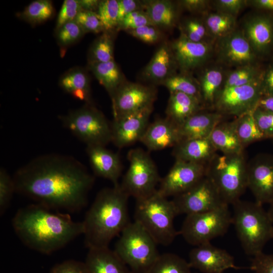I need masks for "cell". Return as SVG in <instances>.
Listing matches in <instances>:
<instances>
[{
    "instance_id": "cell-1",
    "label": "cell",
    "mask_w": 273,
    "mask_h": 273,
    "mask_svg": "<svg viewBox=\"0 0 273 273\" xmlns=\"http://www.w3.org/2000/svg\"><path fill=\"white\" fill-rule=\"evenodd\" d=\"M16 192L53 210L78 211L87 204L95 178L75 158L59 154L38 156L19 168Z\"/></svg>"
},
{
    "instance_id": "cell-2",
    "label": "cell",
    "mask_w": 273,
    "mask_h": 273,
    "mask_svg": "<svg viewBox=\"0 0 273 273\" xmlns=\"http://www.w3.org/2000/svg\"><path fill=\"white\" fill-rule=\"evenodd\" d=\"M12 225L26 246L45 254L63 248L84 231L82 222L74 221L68 214L54 212L37 203L18 210Z\"/></svg>"
},
{
    "instance_id": "cell-3",
    "label": "cell",
    "mask_w": 273,
    "mask_h": 273,
    "mask_svg": "<svg viewBox=\"0 0 273 273\" xmlns=\"http://www.w3.org/2000/svg\"><path fill=\"white\" fill-rule=\"evenodd\" d=\"M129 197L119 184L97 194L82 221L84 243L88 249L108 247L130 222Z\"/></svg>"
},
{
    "instance_id": "cell-4",
    "label": "cell",
    "mask_w": 273,
    "mask_h": 273,
    "mask_svg": "<svg viewBox=\"0 0 273 273\" xmlns=\"http://www.w3.org/2000/svg\"><path fill=\"white\" fill-rule=\"evenodd\" d=\"M232 224L245 253L255 256L273 239V222L262 205L242 200L233 203Z\"/></svg>"
},
{
    "instance_id": "cell-5",
    "label": "cell",
    "mask_w": 273,
    "mask_h": 273,
    "mask_svg": "<svg viewBox=\"0 0 273 273\" xmlns=\"http://www.w3.org/2000/svg\"><path fill=\"white\" fill-rule=\"evenodd\" d=\"M178 215L172 200L157 190L151 196L136 200L134 221L140 223L157 244L170 245L179 234L174 225Z\"/></svg>"
},
{
    "instance_id": "cell-6",
    "label": "cell",
    "mask_w": 273,
    "mask_h": 273,
    "mask_svg": "<svg viewBox=\"0 0 273 273\" xmlns=\"http://www.w3.org/2000/svg\"><path fill=\"white\" fill-rule=\"evenodd\" d=\"M247 163L244 152L217 154L208 162L206 175L228 205L240 199L247 188Z\"/></svg>"
},
{
    "instance_id": "cell-7",
    "label": "cell",
    "mask_w": 273,
    "mask_h": 273,
    "mask_svg": "<svg viewBox=\"0 0 273 273\" xmlns=\"http://www.w3.org/2000/svg\"><path fill=\"white\" fill-rule=\"evenodd\" d=\"M157 244L138 222H130L120 234L114 251L131 273H147L160 254Z\"/></svg>"
},
{
    "instance_id": "cell-8",
    "label": "cell",
    "mask_w": 273,
    "mask_h": 273,
    "mask_svg": "<svg viewBox=\"0 0 273 273\" xmlns=\"http://www.w3.org/2000/svg\"><path fill=\"white\" fill-rule=\"evenodd\" d=\"M228 204L209 211L186 215L179 232L189 244L196 246L224 235L232 224Z\"/></svg>"
},
{
    "instance_id": "cell-9",
    "label": "cell",
    "mask_w": 273,
    "mask_h": 273,
    "mask_svg": "<svg viewBox=\"0 0 273 273\" xmlns=\"http://www.w3.org/2000/svg\"><path fill=\"white\" fill-rule=\"evenodd\" d=\"M60 119L65 127L87 146H105L111 142V124L92 104H86Z\"/></svg>"
},
{
    "instance_id": "cell-10",
    "label": "cell",
    "mask_w": 273,
    "mask_h": 273,
    "mask_svg": "<svg viewBox=\"0 0 273 273\" xmlns=\"http://www.w3.org/2000/svg\"><path fill=\"white\" fill-rule=\"evenodd\" d=\"M127 159L129 165L119 184L121 189L136 200L154 194L161 178L148 153L140 148L131 149L128 153Z\"/></svg>"
},
{
    "instance_id": "cell-11",
    "label": "cell",
    "mask_w": 273,
    "mask_h": 273,
    "mask_svg": "<svg viewBox=\"0 0 273 273\" xmlns=\"http://www.w3.org/2000/svg\"><path fill=\"white\" fill-rule=\"evenodd\" d=\"M261 78L244 85L222 88L213 108L224 116H234L236 118L252 112L262 97Z\"/></svg>"
},
{
    "instance_id": "cell-12",
    "label": "cell",
    "mask_w": 273,
    "mask_h": 273,
    "mask_svg": "<svg viewBox=\"0 0 273 273\" xmlns=\"http://www.w3.org/2000/svg\"><path fill=\"white\" fill-rule=\"evenodd\" d=\"M178 214L186 215L212 210L226 204L206 175L192 187L174 197Z\"/></svg>"
},
{
    "instance_id": "cell-13",
    "label": "cell",
    "mask_w": 273,
    "mask_h": 273,
    "mask_svg": "<svg viewBox=\"0 0 273 273\" xmlns=\"http://www.w3.org/2000/svg\"><path fill=\"white\" fill-rule=\"evenodd\" d=\"M247 188L255 202L261 205L273 202V154L260 153L247 163Z\"/></svg>"
},
{
    "instance_id": "cell-14",
    "label": "cell",
    "mask_w": 273,
    "mask_h": 273,
    "mask_svg": "<svg viewBox=\"0 0 273 273\" xmlns=\"http://www.w3.org/2000/svg\"><path fill=\"white\" fill-rule=\"evenodd\" d=\"M207 164L175 160L159 183L157 191L163 196H176L191 188L206 174Z\"/></svg>"
},
{
    "instance_id": "cell-15",
    "label": "cell",
    "mask_w": 273,
    "mask_h": 273,
    "mask_svg": "<svg viewBox=\"0 0 273 273\" xmlns=\"http://www.w3.org/2000/svg\"><path fill=\"white\" fill-rule=\"evenodd\" d=\"M156 90L152 86L140 83H123L111 98L114 119L153 106Z\"/></svg>"
},
{
    "instance_id": "cell-16",
    "label": "cell",
    "mask_w": 273,
    "mask_h": 273,
    "mask_svg": "<svg viewBox=\"0 0 273 273\" xmlns=\"http://www.w3.org/2000/svg\"><path fill=\"white\" fill-rule=\"evenodd\" d=\"M216 41L217 58L221 63L236 68L255 64L257 55L242 30L236 29Z\"/></svg>"
},
{
    "instance_id": "cell-17",
    "label": "cell",
    "mask_w": 273,
    "mask_h": 273,
    "mask_svg": "<svg viewBox=\"0 0 273 273\" xmlns=\"http://www.w3.org/2000/svg\"><path fill=\"white\" fill-rule=\"evenodd\" d=\"M153 106L114 119L111 124V142L119 148L140 141L148 125Z\"/></svg>"
},
{
    "instance_id": "cell-18",
    "label": "cell",
    "mask_w": 273,
    "mask_h": 273,
    "mask_svg": "<svg viewBox=\"0 0 273 273\" xmlns=\"http://www.w3.org/2000/svg\"><path fill=\"white\" fill-rule=\"evenodd\" d=\"M189 263L202 273H223L226 270L241 267L235 264L234 257L226 250L210 242L195 246L189 254Z\"/></svg>"
},
{
    "instance_id": "cell-19",
    "label": "cell",
    "mask_w": 273,
    "mask_h": 273,
    "mask_svg": "<svg viewBox=\"0 0 273 273\" xmlns=\"http://www.w3.org/2000/svg\"><path fill=\"white\" fill-rule=\"evenodd\" d=\"M170 47L178 67L185 73L204 64L213 50V43L194 42L180 34Z\"/></svg>"
},
{
    "instance_id": "cell-20",
    "label": "cell",
    "mask_w": 273,
    "mask_h": 273,
    "mask_svg": "<svg viewBox=\"0 0 273 273\" xmlns=\"http://www.w3.org/2000/svg\"><path fill=\"white\" fill-rule=\"evenodd\" d=\"M257 55L266 53L273 43V19L263 14L245 20L241 30Z\"/></svg>"
},
{
    "instance_id": "cell-21",
    "label": "cell",
    "mask_w": 273,
    "mask_h": 273,
    "mask_svg": "<svg viewBox=\"0 0 273 273\" xmlns=\"http://www.w3.org/2000/svg\"><path fill=\"white\" fill-rule=\"evenodd\" d=\"M89 162L95 175L111 181L113 186L119 185L122 172V164L119 155L104 146H87Z\"/></svg>"
},
{
    "instance_id": "cell-22",
    "label": "cell",
    "mask_w": 273,
    "mask_h": 273,
    "mask_svg": "<svg viewBox=\"0 0 273 273\" xmlns=\"http://www.w3.org/2000/svg\"><path fill=\"white\" fill-rule=\"evenodd\" d=\"M180 141L178 126L166 117L148 125L140 142L150 151L174 147Z\"/></svg>"
},
{
    "instance_id": "cell-23",
    "label": "cell",
    "mask_w": 273,
    "mask_h": 273,
    "mask_svg": "<svg viewBox=\"0 0 273 273\" xmlns=\"http://www.w3.org/2000/svg\"><path fill=\"white\" fill-rule=\"evenodd\" d=\"M224 117L215 111L206 109L195 113L178 126L180 141L209 137L214 128L224 120Z\"/></svg>"
},
{
    "instance_id": "cell-24",
    "label": "cell",
    "mask_w": 273,
    "mask_h": 273,
    "mask_svg": "<svg viewBox=\"0 0 273 273\" xmlns=\"http://www.w3.org/2000/svg\"><path fill=\"white\" fill-rule=\"evenodd\" d=\"M178 67L170 45L163 43L158 48L143 71L146 80L161 84L174 75Z\"/></svg>"
},
{
    "instance_id": "cell-25",
    "label": "cell",
    "mask_w": 273,
    "mask_h": 273,
    "mask_svg": "<svg viewBox=\"0 0 273 273\" xmlns=\"http://www.w3.org/2000/svg\"><path fill=\"white\" fill-rule=\"evenodd\" d=\"M175 160L207 164L216 154L209 136L186 140L173 147Z\"/></svg>"
},
{
    "instance_id": "cell-26",
    "label": "cell",
    "mask_w": 273,
    "mask_h": 273,
    "mask_svg": "<svg viewBox=\"0 0 273 273\" xmlns=\"http://www.w3.org/2000/svg\"><path fill=\"white\" fill-rule=\"evenodd\" d=\"M84 263L88 273H131L114 250L108 247L89 249Z\"/></svg>"
},
{
    "instance_id": "cell-27",
    "label": "cell",
    "mask_w": 273,
    "mask_h": 273,
    "mask_svg": "<svg viewBox=\"0 0 273 273\" xmlns=\"http://www.w3.org/2000/svg\"><path fill=\"white\" fill-rule=\"evenodd\" d=\"M199 98L181 93H170L166 117L177 126L195 113L206 109Z\"/></svg>"
},
{
    "instance_id": "cell-28",
    "label": "cell",
    "mask_w": 273,
    "mask_h": 273,
    "mask_svg": "<svg viewBox=\"0 0 273 273\" xmlns=\"http://www.w3.org/2000/svg\"><path fill=\"white\" fill-rule=\"evenodd\" d=\"M209 139L216 150L223 154L244 152V147L237 133L235 120L219 122L212 131Z\"/></svg>"
},
{
    "instance_id": "cell-29",
    "label": "cell",
    "mask_w": 273,
    "mask_h": 273,
    "mask_svg": "<svg viewBox=\"0 0 273 273\" xmlns=\"http://www.w3.org/2000/svg\"><path fill=\"white\" fill-rule=\"evenodd\" d=\"M142 6L154 26L169 29L175 25L178 13L173 2L166 0L147 1L142 3Z\"/></svg>"
},
{
    "instance_id": "cell-30",
    "label": "cell",
    "mask_w": 273,
    "mask_h": 273,
    "mask_svg": "<svg viewBox=\"0 0 273 273\" xmlns=\"http://www.w3.org/2000/svg\"><path fill=\"white\" fill-rule=\"evenodd\" d=\"M59 85L74 98L92 104L90 79L84 69L76 68L67 71L61 77Z\"/></svg>"
},
{
    "instance_id": "cell-31",
    "label": "cell",
    "mask_w": 273,
    "mask_h": 273,
    "mask_svg": "<svg viewBox=\"0 0 273 273\" xmlns=\"http://www.w3.org/2000/svg\"><path fill=\"white\" fill-rule=\"evenodd\" d=\"M225 75L222 68L213 66L205 69L199 80L202 102L205 107L213 108L222 88Z\"/></svg>"
},
{
    "instance_id": "cell-32",
    "label": "cell",
    "mask_w": 273,
    "mask_h": 273,
    "mask_svg": "<svg viewBox=\"0 0 273 273\" xmlns=\"http://www.w3.org/2000/svg\"><path fill=\"white\" fill-rule=\"evenodd\" d=\"M89 68L111 98L118 88L125 83L123 75L114 60L105 63L89 64Z\"/></svg>"
},
{
    "instance_id": "cell-33",
    "label": "cell",
    "mask_w": 273,
    "mask_h": 273,
    "mask_svg": "<svg viewBox=\"0 0 273 273\" xmlns=\"http://www.w3.org/2000/svg\"><path fill=\"white\" fill-rule=\"evenodd\" d=\"M237 17L225 13L208 12L202 18L208 31L214 41L236 29Z\"/></svg>"
},
{
    "instance_id": "cell-34",
    "label": "cell",
    "mask_w": 273,
    "mask_h": 273,
    "mask_svg": "<svg viewBox=\"0 0 273 273\" xmlns=\"http://www.w3.org/2000/svg\"><path fill=\"white\" fill-rule=\"evenodd\" d=\"M253 112L234 119L237 133L244 148L250 144L265 139L256 123Z\"/></svg>"
},
{
    "instance_id": "cell-35",
    "label": "cell",
    "mask_w": 273,
    "mask_h": 273,
    "mask_svg": "<svg viewBox=\"0 0 273 273\" xmlns=\"http://www.w3.org/2000/svg\"><path fill=\"white\" fill-rule=\"evenodd\" d=\"M188 261L177 254H160L147 273H192Z\"/></svg>"
},
{
    "instance_id": "cell-36",
    "label": "cell",
    "mask_w": 273,
    "mask_h": 273,
    "mask_svg": "<svg viewBox=\"0 0 273 273\" xmlns=\"http://www.w3.org/2000/svg\"><path fill=\"white\" fill-rule=\"evenodd\" d=\"M161 84L168 89L170 93H181L202 100L199 81L185 73L174 74Z\"/></svg>"
},
{
    "instance_id": "cell-37",
    "label": "cell",
    "mask_w": 273,
    "mask_h": 273,
    "mask_svg": "<svg viewBox=\"0 0 273 273\" xmlns=\"http://www.w3.org/2000/svg\"><path fill=\"white\" fill-rule=\"evenodd\" d=\"M262 75L255 64L236 67L225 77L222 88L248 84L260 79Z\"/></svg>"
},
{
    "instance_id": "cell-38",
    "label": "cell",
    "mask_w": 273,
    "mask_h": 273,
    "mask_svg": "<svg viewBox=\"0 0 273 273\" xmlns=\"http://www.w3.org/2000/svg\"><path fill=\"white\" fill-rule=\"evenodd\" d=\"M54 14V8L52 2L37 0L32 2L26 7L20 14V16L24 20L35 25L50 19Z\"/></svg>"
},
{
    "instance_id": "cell-39",
    "label": "cell",
    "mask_w": 273,
    "mask_h": 273,
    "mask_svg": "<svg viewBox=\"0 0 273 273\" xmlns=\"http://www.w3.org/2000/svg\"><path fill=\"white\" fill-rule=\"evenodd\" d=\"M114 46L111 36L104 32L93 43L88 55L89 64L114 60Z\"/></svg>"
},
{
    "instance_id": "cell-40",
    "label": "cell",
    "mask_w": 273,
    "mask_h": 273,
    "mask_svg": "<svg viewBox=\"0 0 273 273\" xmlns=\"http://www.w3.org/2000/svg\"><path fill=\"white\" fill-rule=\"evenodd\" d=\"M180 34L189 40L197 42L213 43L203 19L189 18L185 20L179 25Z\"/></svg>"
},
{
    "instance_id": "cell-41",
    "label": "cell",
    "mask_w": 273,
    "mask_h": 273,
    "mask_svg": "<svg viewBox=\"0 0 273 273\" xmlns=\"http://www.w3.org/2000/svg\"><path fill=\"white\" fill-rule=\"evenodd\" d=\"M105 31L117 28L118 25V0L100 1L97 11Z\"/></svg>"
},
{
    "instance_id": "cell-42",
    "label": "cell",
    "mask_w": 273,
    "mask_h": 273,
    "mask_svg": "<svg viewBox=\"0 0 273 273\" xmlns=\"http://www.w3.org/2000/svg\"><path fill=\"white\" fill-rule=\"evenodd\" d=\"M16 192L14 181L4 168L0 169V214H4L9 207L13 195Z\"/></svg>"
},
{
    "instance_id": "cell-43",
    "label": "cell",
    "mask_w": 273,
    "mask_h": 273,
    "mask_svg": "<svg viewBox=\"0 0 273 273\" xmlns=\"http://www.w3.org/2000/svg\"><path fill=\"white\" fill-rule=\"evenodd\" d=\"M84 33L78 24L75 21H72L56 30V37L60 44L67 46L78 40Z\"/></svg>"
},
{
    "instance_id": "cell-44",
    "label": "cell",
    "mask_w": 273,
    "mask_h": 273,
    "mask_svg": "<svg viewBox=\"0 0 273 273\" xmlns=\"http://www.w3.org/2000/svg\"><path fill=\"white\" fill-rule=\"evenodd\" d=\"M75 21L83 31L98 33L105 32L102 23L97 13L93 11L82 10L76 17Z\"/></svg>"
},
{
    "instance_id": "cell-45",
    "label": "cell",
    "mask_w": 273,
    "mask_h": 273,
    "mask_svg": "<svg viewBox=\"0 0 273 273\" xmlns=\"http://www.w3.org/2000/svg\"><path fill=\"white\" fill-rule=\"evenodd\" d=\"M150 25H154L146 12L140 10L134 11L125 16L118 23L117 29L126 31Z\"/></svg>"
},
{
    "instance_id": "cell-46",
    "label": "cell",
    "mask_w": 273,
    "mask_h": 273,
    "mask_svg": "<svg viewBox=\"0 0 273 273\" xmlns=\"http://www.w3.org/2000/svg\"><path fill=\"white\" fill-rule=\"evenodd\" d=\"M82 10L79 0H65L58 15L56 30L65 23L75 21Z\"/></svg>"
},
{
    "instance_id": "cell-47",
    "label": "cell",
    "mask_w": 273,
    "mask_h": 273,
    "mask_svg": "<svg viewBox=\"0 0 273 273\" xmlns=\"http://www.w3.org/2000/svg\"><path fill=\"white\" fill-rule=\"evenodd\" d=\"M253 114L265 138L273 139V113L257 107L253 111Z\"/></svg>"
},
{
    "instance_id": "cell-48",
    "label": "cell",
    "mask_w": 273,
    "mask_h": 273,
    "mask_svg": "<svg viewBox=\"0 0 273 273\" xmlns=\"http://www.w3.org/2000/svg\"><path fill=\"white\" fill-rule=\"evenodd\" d=\"M132 36L144 42L153 43L158 41L161 36L159 28L153 25H146L126 31Z\"/></svg>"
},
{
    "instance_id": "cell-49",
    "label": "cell",
    "mask_w": 273,
    "mask_h": 273,
    "mask_svg": "<svg viewBox=\"0 0 273 273\" xmlns=\"http://www.w3.org/2000/svg\"><path fill=\"white\" fill-rule=\"evenodd\" d=\"M212 3L216 11L235 17L248 6L247 0H216Z\"/></svg>"
},
{
    "instance_id": "cell-50",
    "label": "cell",
    "mask_w": 273,
    "mask_h": 273,
    "mask_svg": "<svg viewBox=\"0 0 273 273\" xmlns=\"http://www.w3.org/2000/svg\"><path fill=\"white\" fill-rule=\"evenodd\" d=\"M250 268L255 273H273V254L262 252L253 256Z\"/></svg>"
},
{
    "instance_id": "cell-51",
    "label": "cell",
    "mask_w": 273,
    "mask_h": 273,
    "mask_svg": "<svg viewBox=\"0 0 273 273\" xmlns=\"http://www.w3.org/2000/svg\"><path fill=\"white\" fill-rule=\"evenodd\" d=\"M50 273H88L84 262L73 259L55 264Z\"/></svg>"
},
{
    "instance_id": "cell-52",
    "label": "cell",
    "mask_w": 273,
    "mask_h": 273,
    "mask_svg": "<svg viewBox=\"0 0 273 273\" xmlns=\"http://www.w3.org/2000/svg\"><path fill=\"white\" fill-rule=\"evenodd\" d=\"M178 2L179 6L184 10L203 15L208 12L211 3L208 0H183Z\"/></svg>"
},
{
    "instance_id": "cell-53",
    "label": "cell",
    "mask_w": 273,
    "mask_h": 273,
    "mask_svg": "<svg viewBox=\"0 0 273 273\" xmlns=\"http://www.w3.org/2000/svg\"><path fill=\"white\" fill-rule=\"evenodd\" d=\"M118 23L127 15L143 7L142 3L135 0H118Z\"/></svg>"
},
{
    "instance_id": "cell-54",
    "label": "cell",
    "mask_w": 273,
    "mask_h": 273,
    "mask_svg": "<svg viewBox=\"0 0 273 273\" xmlns=\"http://www.w3.org/2000/svg\"><path fill=\"white\" fill-rule=\"evenodd\" d=\"M261 84L262 96L273 95V66L262 73Z\"/></svg>"
},
{
    "instance_id": "cell-55",
    "label": "cell",
    "mask_w": 273,
    "mask_h": 273,
    "mask_svg": "<svg viewBox=\"0 0 273 273\" xmlns=\"http://www.w3.org/2000/svg\"><path fill=\"white\" fill-rule=\"evenodd\" d=\"M247 4L258 9L273 11V0L247 1Z\"/></svg>"
},
{
    "instance_id": "cell-56",
    "label": "cell",
    "mask_w": 273,
    "mask_h": 273,
    "mask_svg": "<svg viewBox=\"0 0 273 273\" xmlns=\"http://www.w3.org/2000/svg\"><path fill=\"white\" fill-rule=\"evenodd\" d=\"M257 107L273 113V95L262 96L258 102Z\"/></svg>"
},
{
    "instance_id": "cell-57",
    "label": "cell",
    "mask_w": 273,
    "mask_h": 273,
    "mask_svg": "<svg viewBox=\"0 0 273 273\" xmlns=\"http://www.w3.org/2000/svg\"><path fill=\"white\" fill-rule=\"evenodd\" d=\"M82 10L97 12L100 1L98 0H79Z\"/></svg>"
},
{
    "instance_id": "cell-58",
    "label": "cell",
    "mask_w": 273,
    "mask_h": 273,
    "mask_svg": "<svg viewBox=\"0 0 273 273\" xmlns=\"http://www.w3.org/2000/svg\"><path fill=\"white\" fill-rule=\"evenodd\" d=\"M267 212L270 220L273 222V202L270 204V206L267 211Z\"/></svg>"
}]
</instances>
